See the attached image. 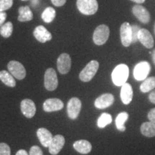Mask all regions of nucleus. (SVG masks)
<instances>
[{"label":"nucleus","instance_id":"1","mask_svg":"<svg viewBox=\"0 0 155 155\" xmlns=\"http://www.w3.org/2000/svg\"><path fill=\"white\" fill-rule=\"evenodd\" d=\"M129 68L125 64L118 65L114 69L111 74L113 83L116 86H122L127 82L129 77Z\"/></svg>","mask_w":155,"mask_h":155},{"label":"nucleus","instance_id":"2","mask_svg":"<svg viewBox=\"0 0 155 155\" xmlns=\"http://www.w3.org/2000/svg\"><path fill=\"white\" fill-rule=\"evenodd\" d=\"M77 7L81 13L85 15H92L98 9L97 0H77Z\"/></svg>","mask_w":155,"mask_h":155},{"label":"nucleus","instance_id":"3","mask_svg":"<svg viewBox=\"0 0 155 155\" xmlns=\"http://www.w3.org/2000/svg\"><path fill=\"white\" fill-rule=\"evenodd\" d=\"M99 68V63L96 61H91L87 64L79 75L81 81L83 82H88L95 76Z\"/></svg>","mask_w":155,"mask_h":155},{"label":"nucleus","instance_id":"4","mask_svg":"<svg viewBox=\"0 0 155 155\" xmlns=\"http://www.w3.org/2000/svg\"><path fill=\"white\" fill-rule=\"evenodd\" d=\"M110 30L107 25H101L94 30L93 40L97 45H102L105 44L109 37Z\"/></svg>","mask_w":155,"mask_h":155},{"label":"nucleus","instance_id":"5","mask_svg":"<svg viewBox=\"0 0 155 155\" xmlns=\"http://www.w3.org/2000/svg\"><path fill=\"white\" fill-rule=\"evenodd\" d=\"M150 65L146 61L140 62L134 69V76L137 81H144L150 73Z\"/></svg>","mask_w":155,"mask_h":155},{"label":"nucleus","instance_id":"6","mask_svg":"<svg viewBox=\"0 0 155 155\" xmlns=\"http://www.w3.org/2000/svg\"><path fill=\"white\" fill-rule=\"evenodd\" d=\"M45 87L50 91L55 90L58 86L57 73L53 68H48L45 73Z\"/></svg>","mask_w":155,"mask_h":155},{"label":"nucleus","instance_id":"7","mask_svg":"<svg viewBox=\"0 0 155 155\" xmlns=\"http://www.w3.org/2000/svg\"><path fill=\"white\" fill-rule=\"evenodd\" d=\"M9 73L18 80H22L26 76V71L22 63L18 61H12L7 65Z\"/></svg>","mask_w":155,"mask_h":155},{"label":"nucleus","instance_id":"8","mask_svg":"<svg viewBox=\"0 0 155 155\" xmlns=\"http://www.w3.org/2000/svg\"><path fill=\"white\" fill-rule=\"evenodd\" d=\"M121 43L124 47H129L132 42V28L129 22H124L120 28Z\"/></svg>","mask_w":155,"mask_h":155},{"label":"nucleus","instance_id":"9","mask_svg":"<svg viewBox=\"0 0 155 155\" xmlns=\"http://www.w3.org/2000/svg\"><path fill=\"white\" fill-rule=\"evenodd\" d=\"M81 101L78 98H72L69 100L67 106L68 115L71 119H75L78 116L81 110Z\"/></svg>","mask_w":155,"mask_h":155},{"label":"nucleus","instance_id":"10","mask_svg":"<svg viewBox=\"0 0 155 155\" xmlns=\"http://www.w3.org/2000/svg\"><path fill=\"white\" fill-rule=\"evenodd\" d=\"M58 71L61 74H66L71 68V58L67 53H63L59 56L57 61Z\"/></svg>","mask_w":155,"mask_h":155},{"label":"nucleus","instance_id":"11","mask_svg":"<svg viewBox=\"0 0 155 155\" xmlns=\"http://www.w3.org/2000/svg\"><path fill=\"white\" fill-rule=\"evenodd\" d=\"M65 138L63 136L58 134L55 135L52 139L51 142L48 147L49 152L52 155H56L61 152L65 144Z\"/></svg>","mask_w":155,"mask_h":155},{"label":"nucleus","instance_id":"12","mask_svg":"<svg viewBox=\"0 0 155 155\" xmlns=\"http://www.w3.org/2000/svg\"><path fill=\"white\" fill-rule=\"evenodd\" d=\"M20 108L24 116L25 117L29 118V119L33 117L36 113L35 104L32 100L28 99V98L22 101Z\"/></svg>","mask_w":155,"mask_h":155},{"label":"nucleus","instance_id":"13","mask_svg":"<svg viewBox=\"0 0 155 155\" xmlns=\"http://www.w3.org/2000/svg\"><path fill=\"white\" fill-rule=\"evenodd\" d=\"M132 12L134 16L141 22L147 24L150 21V15L148 10L141 5H135L132 8Z\"/></svg>","mask_w":155,"mask_h":155},{"label":"nucleus","instance_id":"14","mask_svg":"<svg viewBox=\"0 0 155 155\" xmlns=\"http://www.w3.org/2000/svg\"><path fill=\"white\" fill-rule=\"evenodd\" d=\"M114 102V97L111 94H104L100 96L95 101V106L99 109H104V108L111 106Z\"/></svg>","mask_w":155,"mask_h":155},{"label":"nucleus","instance_id":"15","mask_svg":"<svg viewBox=\"0 0 155 155\" xmlns=\"http://www.w3.org/2000/svg\"><path fill=\"white\" fill-rule=\"evenodd\" d=\"M63 102L58 98H48L43 104L44 111L46 112L60 111L63 108Z\"/></svg>","mask_w":155,"mask_h":155},{"label":"nucleus","instance_id":"16","mask_svg":"<svg viewBox=\"0 0 155 155\" xmlns=\"http://www.w3.org/2000/svg\"><path fill=\"white\" fill-rule=\"evenodd\" d=\"M138 40L147 48H152L154 46L153 37L146 29H140L138 34Z\"/></svg>","mask_w":155,"mask_h":155},{"label":"nucleus","instance_id":"17","mask_svg":"<svg viewBox=\"0 0 155 155\" xmlns=\"http://www.w3.org/2000/svg\"><path fill=\"white\" fill-rule=\"evenodd\" d=\"M33 35L36 40H38L39 42H42V43L50 41L52 39L51 33L42 25L38 26L35 29Z\"/></svg>","mask_w":155,"mask_h":155},{"label":"nucleus","instance_id":"18","mask_svg":"<svg viewBox=\"0 0 155 155\" xmlns=\"http://www.w3.org/2000/svg\"><path fill=\"white\" fill-rule=\"evenodd\" d=\"M39 140L42 146L45 147H48L51 142L53 137L50 131H48L45 128H40L37 131Z\"/></svg>","mask_w":155,"mask_h":155},{"label":"nucleus","instance_id":"19","mask_svg":"<svg viewBox=\"0 0 155 155\" xmlns=\"http://www.w3.org/2000/svg\"><path fill=\"white\" fill-rule=\"evenodd\" d=\"M133 98V89L129 83H126L121 86V99L125 105H128L131 102Z\"/></svg>","mask_w":155,"mask_h":155},{"label":"nucleus","instance_id":"20","mask_svg":"<svg viewBox=\"0 0 155 155\" xmlns=\"http://www.w3.org/2000/svg\"><path fill=\"white\" fill-rule=\"evenodd\" d=\"M73 147L78 152L83 154H88L92 150L91 144L88 141L84 140V139L75 141L73 144Z\"/></svg>","mask_w":155,"mask_h":155},{"label":"nucleus","instance_id":"21","mask_svg":"<svg viewBox=\"0 0 155 155\" xmlns=\"http://www.w3.org/2000/svg\"><path fill=\"white\" fill-rule=\"evenodd\" d=\"M141 133L147 137H155V122H144L141 126Z\"/></svg>","mask_w":155,"mask_h":155},{"label":"nucleus","instance_id":"22","mask_svg":"<svg viewBox=\"0 0 155 155\" xmlns=\"http://www.w3.org/2000/svg\"><path fill=\"white\" fill-rule=\"evenodd\" d=\"M19 16L18 20L19 22H28V21L32 20L33 18V14L32 12L28 6L25 7H20L19 8Z\"/></svg>","mask_w":155,"mask_h":155},{"label":"nucleus","instance_id":"23","mask_svg":"<svg viewBox=\"0 0 155 155\" xmlns=\"http://www.w3.org/2000/svg\"><path fill=\"white\" fill-rule=\"evenodd\" d=\"M0 80L4 84L11 87V88H13L16 86V82H15L14 76L10 73L7 72V71H0Z\"/></svg>","mask_w":155,"mask_h":155},{"label":"nucleus","instance_id":"24","mask_svg":"<svg viewBox=\"0 0 155 155\" xmlns=\"http://www.w3.org/2000/svg\"><path fill=\"white\" fill-rule=\"evenodd\" d=\"M155 88V77H150L146 78L141 84L140 90L142 93H147Z\"/></svg>","mask_w":155,"mask_h":155},{"label":"nucleus","instance_id":"25","mask_svg":"<svg viewBox=\"0 0 155 155\" xmlns=\"http://www.w3.org/2000/svg\"><path fill=\"white\" fill-rule=\"evenodd\" d=\"M128 118H129V114L127 112H121L117 116L116 119V125L118 130L121 131H124L126 130L124 124L127 121Z\"/></svg>","mask_w":155,"mask_h":155},{"label":"nucleus","instance_id":"26","mask_svg":"<svg viewBox=\"0 0 155 155\" xmlns=\"http://www.w3.org/2000/svg\"><path fill=\"white\" fill-rule=\"evenodd\" d=\"M56 16V12L53 7H47L42 13V19L45 22L50 23L55 19Z\"/></svg>","mask_w":155,"mask_h":155},{"label":"nucleus","instance_id":"27","mask_svg":"<svg viewBox=\"0 0 155 155\" xmlns=\"http://www.w3.org/2000/svg\"><path fill=\"white\" fill-rule=\"evenodd\" d=\"M112 122V117L109 114L107 113H104L99 116V118L98 119L97 121V125L98 127L103 129L106 126L110 124Z\"/></svg>","mask_w":155,"mask_h":155},{"label":"nucleus","instance_id":"28","mask_svg":"<svg viewBox=\"0 0 155 155\" xmlns=\"http://www.w3.org/2000/svg\"><path fill=\"white\" fill-rule=\"evenodd\" d=\"M13 25L11 22H8L0 27V35L4 38H9L12 34Z\"/></svg>","mask_w":155,"mask_h":155},{"label":"nucleus","instance_id":"29","mask_svg":"<svg viewBox=\"0 0 155 155\" xmlns=\"http://www.w3.org/2000/svg\"><path fill=\"white\" fill-rule=\"evenodd\" d=\"M13 5V0H0V12L10 9Z\"/></svg>","mask_w":155,"mask_h":155},{"label":"nucleus","instance_id":"30","mask_svg":"<svg viewBox=\"0 0 155 155\" xmlns=\"http://www.w3.org/2000/svg\"><path fill=\"white\" fill-rule=\"evenodd\" d=\"M10 147L6 143H0V155H10Z\"/></svg>","mask_w":155,"mask_h":155},{"label":"nucleus","instance_id":"31","mask_svg":"<svg viewBox=\"0 0 155 155\" xmlns=\"http://www.w3.org/2000/svg\"><path fill=\"white\" fill-rule=\"evenodd\" d=\"M131 28H132V42H136L138 40V34L141 28L137 25H132Z\"/></svg>","mask_w":155,"mask_h":155},{"label":"nucleus","instance_id":"32","mask_svg":"<svg viewBox=\"0 0 155 155\" xmlns=\"http://www.w3.org/2000/svg\"><path fill=\"white\" fill-rule=\"evenodd\" d=\"M29 155H43V153L38 146H33L30 148Z\"/></svg>","mask_w":155,"mask_h":155},{"label":"nucleus","instance_id":"33","mask_svg":"<svg viewBox=\"0 0 155 155\" xmlns=\"http://www.w3.org/2000/svg\"><path fill=\"white\" fill-rule=\"evenodd\" d=\"M148 119L150 121L155 122V108L151 109L148 113V116H147Z\"/></svg>","mask_w":155,"mask_h":155},{"label":"nucleus","instance_id":"34","mask_svg":"<svg viewBox=\"0 0 155 155\" xmlns=\"http://www.w3.org/2000/svg\"><path fill=\"white\" fill-rule=\"evenodd\" d=\"M51 2L56 7H62L66 2V0H51Z\"/></svg>","mask_w":155,"mask_h":155},{"label":"nucleus","instance_id":"35","mask_svg":"<svg viewBox=\"0 0 155 155\" xmlns=\"http://www.w3.org/2000/svg\"><path fill=\"white\" fill-rule=\"evenodd\" d=\"M7 16V13L5 12H0V27H2L4 25V22H5Z\"/></svg>","mask_w":155,"mask_h":155},{"label":"nucleus","instance_id":"36","mask_svg":"<svg viewBox=\"0 0 155 155\" xmlns=\"http://www.w3.org/2000/svg\"><path fill=\"white\" fill-rule=\"evenodd\" d=\"M149 99H150L151 103L155 104V90L151 92L150 94L149 95Z\"/></svg>","mask_w":155,"mask_h":155},{"label":"nucleus","instance_id":"37","mask_svg":"<svg viewBox=\"0 0 155 155\" xmlns=\"http://www.w3.org/2000/svg\"><path fill=\"white\" fill-rule=\"evenodd\" d=\"M16 155H29V154H28V152H27V151H25L24 150H20L17 152Z\"/></svg>","mask_w":155,"mask_h":155},{"label":"nucleus","instance_id":"38","mask_svg":"<svg viewBox=\"0 0 155 155\" xmlns=\"http://www.w3.org/2000/svg\"><path fill=\"white\" fill-rule=\"evenodd\" d=\"M131 1L137 3V4H142L145 2V0H131Z\"/></svg>","mask_w":155,"mask_h":155},{"label":"nucleus","instance_id":"39","mask_svg":"<svg viewBox=\"0 0 155 155\" xmlns=\"http://www.w3.org/2000/svg\"><path fill=\"white\" fill-rule=\"evenodd\" d=\"M39 3V0H32V2H31V4H32V5L33 6H36L37 5H38Z\"/></svg>","mask_w":155,"mask_h":155},{"label":"nucleus","instance_id":"40","mask_svg":"<svg viewBox=\"0 0 155 155\" xmlns=\"http://www.w3.org/2000/svg\"><path fill=\"white\" fill-rule=\"evenodd\" d=\"M152 58H153V62H154V65H155V49L154 50L152 53Z\"/></svg>","mask_w":155,"mask_h":155},{"label":"nucleus","instance_id":"41","mask_svg":"<svg viewBox=\"0 0 155 155\" xmlns=\"http://www.w3.org/2000/svg\"><path fill=\"white\" fill-rule=\"evenodd\" d=\"M22 1H28V0H22Z\"/></svg>","mask_w":155,"mask_h":155},{"label":"nucleus","instance_id":"42","mask_svg":"<svg viewBox=\"0 0 155 155\" xmlns=\"http://www.w3.org/2000/svg\"><path fill=\"white\" fill-rule=\"evenodd\" d=\"M154 31H155V25H154Z\"/></svg>","mask_w":155,"mask_h":155}]
</instances>
